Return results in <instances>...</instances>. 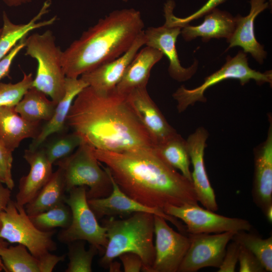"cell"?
<instances>
[{
  "label": "cell",
  "instance_id": "obj_1",
  "mask_svg": "<svg viewBox=\"0 0 272 272\" xmlns=\"http://www.w3.org/2000/svg\"><path fill=\"white\" fill-rule=\"evenodd\" d=\"M66 124L94 149L122 152L154 147L148 132L116 88H84L74 99Z\"/></svg>",
  "mask_w": 272,
  "mask_h": 272
},
{
  "label": "cell",
  "instance_id": "obj_2",
  "mask_svg": "<svg viewBox=\"0 0 272 272\" xmlns=\"http://www.w3.org/2000/svg\"><path fill=\"white\" fill-rule=\"evenodd\" d=\"M92 149L119 188L142 205L163 210L168 206L198 204L192 182L168 164L154 147L122 152Z\"/></svg>",
  "mask_w": 272,
  "mask_h": 272
},
{
  "label": "cell",
  "instance_id": "obj_3",
  "mask_svg": "<svg viewBox=\"0 0 272 272\" xmlns=\"http://www.w3.org/2000/svg\"><path fill=\"white\" fill-rule=\"evenodd\" d=\"M144 26L141 13L133 8L114 10L99 19L62 51L65 77L79 78L119 57L131 47Z\"/></svg>",
  "mask_w": 272,
  "mask_h": 272
},
{
  "label": "cell",
  "instance_id": "obj_4",
  "mask_svg": "<svg viewBox=\"0 0 272 272\" xmlns=\"http://www.w3.org/2000/svg\"><path fill=\"white\" fill-rule=\"evenodd\" d=\"M154 216L150 213L138 212L125 219L111 217L103 220L108 242L100 265L107 268L120 255L131 252L141 258L143 271L151 272L155 257Z\"/></svg>",
  "mask_w": 272,
  "mask_h": 272
},
{
  "label": "cell",
  "instance_id": "obj_5",
  "mask_svg": "<svg viewBox=\"0 0 272 272\" xmlns=\"http://www.w3.org/2000/svg\"><path fill=\"white\" fill-rule=\"evenodd\" d=\"M25 54L35 58L38 63L33 87L58 103L65 93V76L61 64L62 51L56 45L50 30L34 33L25 38Z\"/></svg>",
  "mask_w": 272,
  "mask_h": 272
},
{
  "label": "cell",
  "instance_id": "obj_6",
  "mask_svg": "<svg viewBox=\"0 0 272 272\" xmlns=\"http://www.w3.org/2000/svg\"><path fill=\"white\" fill-rule=\"evenodd\" d=\"M55 164L63 174L66 192L74 187L85 186L88 199L105 197L112 190L107 170L100 165L92 148L84 142L69 156Z\"/></svg>",
  "mask_w": 272,
  "mask_h": 272
},
{
  "label": "cell",
  "instance_id": "obj_7",
  "mask_svg": "<svg viewBox=\"0 0 272 272\" xmlns=\"http://www.w3.org/2000/svg\"><path fill=\"white\" fill-rule=\"evenodd\" d=\"M229 79L238 80L242 86L251 80L255 81L258 85L266 83L271 85L272 71L269 70L261 73L251 69L248 64L247 53L239 50L234 57L228 55L225 64L219 70L206 77L200 86L190 89L183 85L179 87L172 95L177 102L178 112H183L197 102H206L207 99L204 95L206 91L209 88Z\"/></svg>",
  "mask_w": 272,
  "mask_h": 272
},
{
  "label": "cell",
  "instance_id": "obj_8",
  "mask_svg": "<svg viewBox=\"0 0 272 272\" xmlns=\"http://www.w3.org/2000/svg\"><path fill=\"white\" fill-rule=\"evenodd\" d=\"M0 218L1 238L25 246L39 260L56 250V244L52 239L54 230L38 229L31 221L24 206L11 199L6 208L0 211Z\"/></svg>",
  "mask_w": 272,
  "mask_h": 272
},
{
  "label": "cell",
  "instance_id": "obj_9",
  "mask_svg": "<svg viewBox=\"0 0 272 272\" xmlns=\"http://www.w3.org/2000/svg\"><path fill=\"white\" fill-rule=\"evenodd\" d=\"M87 187L77 186L67 192L64 202L72 213V220L68 227L62 229L57 238L60 242L69 244L83 240L103 251L108 242L106 228L100 225L91 209L87 197Z\"/></svg>",
  "mask_w": 272,
  "mask_h": 272
},
{
  "label": "cell",
  "instance_id": "obj_10",
  "mask_svg": "<svg viewBox=\"0 0 272 272\" xmlns=\"http://www.w3.org/2000/svg\"><path fill=\"white\" fill-rule=\"evenodd\" d=\"M163 211L167 215L183 221L187 234L249 231L252 228V225L246 220L220 215L203 209L198 204L168 206Z\"/></svg>",
  "mask_w": 272,
  "mask_h": 272
},
{
  "label": "cell",
  "instance_id": "obj_11",
  "mask_svg": "<svg viewBox=\"0 0 272 272\" xmlns=\"http://www.w3.org/2000/svg\"><path fill=\"white\" fill-rule=\"evenodd\" d=\"M235 233L188 234L190 245L178 271L196 272L206 267L219 268Z\"/></svg>",
  "mask_w": 272,
  "mask_h": 272
},
{
  "label": "cell",
  "instance_id": "obj_12",
  "mask_svg": "<svg viewBox=\"0 0 272 272\" xmlns=\"http://www.w3.org/2000/svg\"><path fill=\"white\" fill-rule=\"evenodd\" d=\"M154 218L155 257L151 272H177L189 247L190 238L174 230L164 218Z\"/></svg>",
  "mask_w": 272,
  "mask_h": 272
},
{
  "label": "cell",
  "instance_id": "obj_13",
  "mask_svg": "<svg viewBox=\"0 0 272 272\" xmlns=\"http://www.w3.org/2000/svg\"><path fill=\"white\" fill-rule=\"evenodd\" d=\"M108 172L112 184V190L107 196L88 199V202L97 219L116 216H125L138 212H147L159 216L172 223L184 234H187L186 227L177 218L166 214L163 210L145 206L125 194L118 186L108 169Z\"/></svg>",
  "mask_w": 272,
  "mask_h": 272
},
{
  "label": "cell",
  "instance_id": "obj_14",
  "mask_svg": "<svg viewBox=\"0 0 272 272\" xmlns=\"http://www.w3.org/2000/svg\"><path fill=\"white\" fill-rule=\"evenodd\" d=\"M181 29V27L173 25L165 19L163 25L150 27L144 31L145 45L159 50L167 57L169 61V74L178 82L189 80L196 72L198 65L197 59H194L192 65L188 67H183L180 63L176 43Z\"/></svg>",
  "mask_w": 272,
  "mask_h": 272
},
{
  "label": "cell",
  "instance_id": "obj_15",
  "mask_svg": "<svg viewBox=\"0 0 272 272\" xmlns=\"http://www.w3.org/2000/svg\"><path fill=\"white\" fill-rule=\"evenodd\" d=\"M209 133L203 127H199L186 140L193 171L192 183L198 202L212 211H217L218 206L215 193L206 171L204 163L205 150Z\"/></svg>",
  "mask_w": 272,
  "mask_h": 272
},
{
  "label": "cell",
  "instance_id": "obj_16",
  "mask_svg": "<svg viewBox=\"0 0 272 272\" xmlns=\"http://www.w3.org/2000/svg\"><path fill=\"white\" fill-rule=\"evenodd\" d=\"M126 100L148 132L155 146L177 133L152 99L147 88L132 90L126 94Z\"/></svg>",
  "mask_w": 272,
  "mask_h": 272
},
{
  "label": "cell",
  "instance_id": "obj_17",
  "mask_svg": "<svg viewBox=\"0 0 272 272\" xmlns=\"http://www.w3.org/2000/svg\"><path fill=\"white\" fill-rule=\"evenodd\" d=\"M266 139L253 149L254 175L251 191L255 205L263 215L272 208V119Z\"/></svg>",
  "mask_w": 272,
  "mask_h": 272
},
{
  "label": "cell",
  "instance_id": "obj_18",
  "mask_svg": "<svg viewBox=\"0 0 272 272\" xmlns=\"http://www.w3.org/2000/svg\"><path fill=\"white\" fill-rule=\"evenodd\" d=\"M144 31L124 54L82 74L80 78L97 91L106 92L115 89L135 54L145 45Z\"/></svg>",
  "mask_w": 272,
  "mask_h": 272
},
{
  "label": "cell",
  "instance_id": "obj_19",
  "mask_svg": "<svg viewBox=\"0 0 272 272\" xmlns=\"http://www.w3.org/2000/svg\"><path fill=\"white\" fill-rule=\"evenodd\" d=\"M250 10L245 16L240 14L235 17V27L231 36L227 40L229 49L239 46L246 53H249L259 64L263 63L267 56L263 45L256 40L254 33V21L256 17L269 7L266 0H250Z\"/></svg>",
  "mask_w": 272,
  "mask_h": 272
},
{
  "label": "cell",
  "instance_id": "obj_20",
  "mask_svg": "<svg viewBox=\"0 0 272 272\" xmlns=\"http://www.w3.org/2000/svg\"><path fill=\"white\" fill-rule=\"evenodd\" d=\"M24 158L30 166L28 174L21 178L16 202L24 206L30 202L50 179L52 164L47 158L43 149H27Z\"/></svg>",
  "mask_w": 272,
  "mask_h": 272
},
{
  "label": "cell",
  "instance_id": "obj_21",
  "mask_svg": "<svg viewBox=\"0 0 272 272\" xmlns=\"http://www.w3.org/2000/svg\"><path fill=\"white\" fill-rule=\"evenodd\" d=\"M88 86V85L81 78H65L63 97L57 103L51 118L42 126L37 135L33 139L29 149H38L49 136L63 132L66 125V118L74 99Z\"/></svg>",
  "mask_w": 272,
  "mask_h": 272
},
{
  "label": "cell",
  "instance_id": "obj_22",
  "mask_svg": "<svg viewBox=\"0 0 272 272\" xmlns=\"http://www.w3.org/2000/svg\"><path fill=\"white\" fill-rule=\"evenodd\" d=\"M235 27V17L216 8L205 15L201 24L183 26L180 34L186 41H190L197 37H200L203 42H208L213 38L227 40L232 35Z\"/></svg>",
  "mask_w": 272,
  "mask_h": 272
},
{
  "label": "cell",
  "instance_id": "obj_23",
  "mask_svg": "<svg viewBox=\"0 0 272 272\" xmlns=\"http://www.w3.org/2000/svg\"><path fill=\"white\" fill-rule=\"evenodd\" d=\"M159 50L145 45L139 51L127 67L116 90L127 94L132 90L147 88L151 69L163 57Z\"/></svg>",
  "mask_w": 272,
  "mask_h": 272
},
{
  "label": "cell",
  "instance_id": "obj_24",
  "mask_svg": "<svg viewBox=\"0 0 272 272\" xmlns=\"http://www.w3.org/2000/svg\"><path fill=\"white\" fill-rule=\"evenodd\" d=\"M41 129L40 122L23 118L15 107H0V139L12 152L25 139H34Z\"/></svg>",
  "mask_w": 272,
  "mask_h": 272
},
{
  "label": "cell",
  "instance_id": "obj_25",
  "mask_svg": "<svg viewBox=\"0 0 272 272\" xmlns=\"http://www.w3.org/2000/svg\"><path fill=\"white\" fill-rule=\"evenodd\" d=\"M51 4L50 0L46 1L38 13L26 24H15L9 18L7 13L3 12V26L0 36V60L3 58L22 38L34 29L53 24L57 19L56 16L50 19L38 22L49 11Z\"/></svg>",
  "mask_w": 272,
  "mask_h": 272
},
{
  "label": "cell",
  "instance_id": "obj_26",
  "mask_svg": "<svg viewBox=\"0 0 272 272\" xmlns=\"http://www.w3.org/2000/svg\"><path fill=\"white\" fill-rule=\"evenodd\" d=\"M65 192L63 176L58 168L34 198L24 206L26 213L32 216L64 202Z\"/></svg>",
  "mask_w": 272,
  "mask_h": 272
},
{
  "label": "cell",
  "instance_id": "obj_27",
  "mask_svg": "<svg viewBox=\"0 0 272 272\" xmlns=\"http://www.w3.org/2000/svg\"><path fill=\"white\" fill-rule=\"evenodd\" d=\"M32 87L15 107L16 112L25 119L33 122L48 121L52 116L57 103Z\"/></svg>",
  "mask_w": 272,
  "mask_h": 272
},
{
  "label": "cell",
  "instance_id": "obj_28",
  "mask_svg": "<svg viewBox=\"0 0 272 272\" xmlns=\"http://www.w3.org/2000/svg\"><path fill=\"white\" fill-rule=\"evenodd\" d=\"M163 159L192 182L191 163L186 140L178 133L166 141L154 147Z\"/></svg>",
  "mask_w": 272,
  "mask_h": 272
},
{
  "label": "cell",
  "instance_id": "obj_29",
  "mask_svg": "<svg viewBox=\"0 0 272 272\" xmlns=\"http://www.w3.org/2000/svg\"><path fill=\"white\" fill-rule=\"evenodd\" d=\"M0 258L7 272H41L40 260L22 244L0 247Z\"/></svg>",
  "mask_w": 272,
  "mask_h": 272
},
{
  "label": "cell",
  "instance_id": "obj_30",
  "mask_svg": "<svg viewBox=\"0 0 272 272\" xmlns=\"http://www.w3.org/2000/svg\"><path fill=\"white\" fill-rule=\"evenodd\" d=\"M252 252L266 271H272V236L262 238L259 234L246 231L236 232L232 240Z\"/></svg>",
  "mask_w": 272,
  "mask_h": 272
},
{
  "label": "cell",
  "instance_id": "obj_31",
  "mask_svg": "<svg viewBox=\"0 0 272 272\" xmlns=\"http://www.w3.org/2000/svg\"><path fill=\"white\" fill-rule=\"evenodd\" d=\"M29 218L38 229L49 231L56 228L68 227L72 220V213L69 206L63 202Z\"/></svg>",
  "mask_w": 272,
  "mask_h": 272
},
{
  "label": "cell",
  "instance_id": "obj_32",
  "mask_svg": "<svg viewBox=\"0 0 272 272\" xmlns=\"http://www.w3.org/2000/svg\"><path fill=\"white\" fill-rule=\"evenodd\" d=\"M68 244L67 256L69 259L65 272H91L92 264L98 249L90 245L88 250L85 249V241L77 240Z\"/></svg>",
  "mask_w": 272,
  "mask_h": 272
},
{
  "label": "cell",
  "instance_id": "obj_33",
  "mask_svg": "<svg viewBox=\"0 0 272 272\" xmlns=\"http://www.w3.org/2000/svg\"><path fill=\"white\" fill-rule=\"evenodd\" d=\"M83 142L76 133L64 134L56 137L41 146L48 160L52 164L72 154Z\"/></svg>",
  "mask_w": 272,
  "mask_h": 272
},
{
  "label": "cell",
  "instance_id": "obj_34",
  "mask_svg": "<svg viewBox=\"0 0 272 272\" xmlns=\"http://www.w3.org/2000/svg\"><path fill=\"white\" fill-rule=\"evenodd\" d=\"M33 79L32 73H24L23 79L15 84L0 83V107H15L33 87Z\"/></svg>",
  "mask_w": 272,
  "mask_h": 272
},
{
  "label": "cell",
  "instance_id": "obj_35",
  "mask_svg": "<svg viewBox=\"0 0 272 272\" xmlns=\"http://www.w3.org/2000/svg\"><path fill=\"white\" fill-rule=\"evenodd\" d=\"M227 0H208L199 9L185 18H178L174 16L173 12L169 14L168 18L171 24L182 27L188 24L192 21L199 19L217 8L218 6Z\"/></svg>",
  "mask_w": 272,
  "mask_h": 272
},
{
  "label": "cell",
  "instance_id": "obj_36",
  "mask_svg": "<svg viewBox=\"0 0 272 272\" xmlns=\"http://www.w3.org/2000/svg\"><path fill=\"white\" fill-rule=\"evenodd\" d=\"M238 262L239 263V272L266 271L257 257L249 250L240 245Z\"/></svg>",
  "mask_w": 272,
  "mask_h": 272
},
{
  "label": "cell",
  "instance_id": "obj_37",
  "mask_svg": "<svg viewBox=\"0 0 272 272\" xmlns=\"http://www.w3.org/2000/svg\"><path fill=\"white\" fill-rule=\"evenodd\" d=\"M240 245L231 240L228 244L223 261L218 268V272H234L238 262Z\"/></svg>",
  "mask_w": 272,
  "mask_h": 272
},
{
  "label": "cell",
  "instance_id": "obj_38",
  "mask_svg": "<svg viewBox=\"0 0 272 272\" xmlns=\"http://www.w3.org/2000/svg\"><path fill=\"white\" fill-rule=\"evenodd\" d=\"M12 152L7 148L0 139V168L5 174V184L10 190L15 186L12 175Z\"/></svg>",
  "mask_w": 272,
  "mask_h": 272
},
{
  "label": "cell",
  "instance_id": "obj_39",
  "mask_svg": "<svg viewBox=\"0 0 272 272\" xmlns=\"http://www.w3.org/2000/svg\"><path fill=\"white\" fill-rule=\"evenodd\" d=\"M26 37L21 39L0 60V80L9 75L13 60L19 52L25 47Z\"/></svg>",
  "mask_w": 272,
  "mask_h": 272
},
{
  "label": "cell",
  "instance_id": "obj_40",
  "mask_svg": "<svg viewBox=\"0 0 272 272\" xmlns=\"http://www.w3.org/2000/svg\"><path fill=\"white\" fill-rule=\"evenodd\" d=\"M125 272H139L142 270L143 264L140 257L137 254L127 252L120 255Z\"/></svg>",
  "mask_w": 272,
  "mask_h": 272
},
{
  "label": "cell",
  "instance_id": "obj_41",
  "mask_svg": "<svg viewBox=\"0 0 272 272\" xmlns=\"http://www.w3.org/2000/svg\"><path fill=\"white\" fill-rule=\"evenodd\" d=\"M0 181V211H3L11 200V191Z\"/></svg>",
  "mask_w": 272,
  "mask_h": 272
},
{
  "label": "cell",
  "instance_id": "obj_42",
  "mask_svg": "<svg viewBox=\"0 0 272 272\" xmlns=\"http://www.w3.org/2000/svg\"><path fill=\"white\" fill-rule=\"evenodd\" d=\"M3 1L8 6L12 7H18L22 4L30 3L32 0H3Z\"/></svg>",
  "mask_w": 272,
  "mask_h": 272
},
{
  "label": "cell",
  "instance_id": "obj_43",
  "mask_svg": "<svg viewBox=\"0 0 272 272\" xmlns=\"http://www.w3.org/2000/svg\"><path fill=\"white\" fill-rule=\"evenodd\" d=\"M108 267L109 269V271L112 272H119L120 270V264L117 261H114L113 260L110 262Z\"/></svg>",
  "mask_w": 272,
  "mask_h": 272
},
{
  "label": "cell",
  "instance_id": "obj_44",
  "mask_svg": "<svg viewBox=\"0 0 272 272\" xmlns=\"http://www.w3.org/2000/svg\"><path fill=\"white\" fill-rule=\"evenodd\" d=\"M0 181L3 183L4 184H5L6 179H5V174L1 168H0Z\"/></svg>",
  "mask_w": 272,
  "mask_h": 272
},
{
  "label": "cell",
  "instance_id": "obj_45",
  "mask_svg": "<svg viewBox=\"0 0 272 272\" xmlns=\"http://www.w3.org/2000/svg\"><path fill=\"white\" fill-rule=\"evenodd\" d=\"M7 245H9V242L4 240L3 239H2L0 238V247L2 246H7ZM0 262L3 263L1 258H0Z\"/></svg>",
  "mask_w": 272,
  "mask_h": 272
},
{
  "label": "cell",
  "instance_id": "obj_46",
  "mask_svg": "<svg viewBox=\"0 0 272 272\" xmlns=\"http://www.w3.org/2000/svg\"><path fill=\"white\" fill-rule=\"evenodd\" d=\"M2 221H1V218H0V230H1V228H2Z\"/></svg>",
  "mask_w": 272,
  "mask_h": 272
},
{
  "label": "cell",
  "instance_id": "obj_47",
  "mask_svg": "<svg viewBox=\"0 0 272 272\" xmlns=\"http://www.w3.org/2000/svg\"><path fill=\"white\" fill-rule=\"evenodd\" d=\"M123 2L126 3L128 1V0H122Z\"/></svg>",
  "mask_w": 272,
  "mask_h": 272
},
{
  "label": "cell",
  "instance_id": "obj_48",
  "mask_svg": "<svg viewBox=\"0 0 272 272\" xmlns=\"http://www.w3.org/2000/svg\"><path fill=\"white\" fill-rule=\"evenodd\" d=\"M2 28L0 29V36L1 35V33H2Z\"/></svg>",
  "mask_w": 272,
  "mask_h": 272
},
{
  "label": "cell",
  "instance_id": "obj_49",
  "mask_svg": "<svg viewBox=\"0 0 272 272\" xmlns=\"http://www.w3.org/2000/svg\"><path fill=\"white\" fill-rule=\"evenodd\" d=\"M1 263H2V262H1Z\"/></svg>",
  "mask_w": 272,
  "mask_h": 272
}]
</instances>
